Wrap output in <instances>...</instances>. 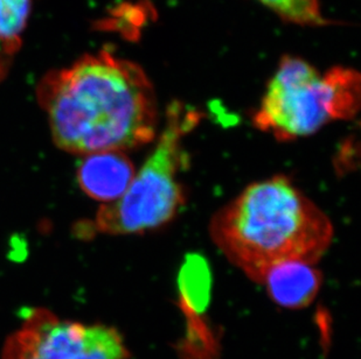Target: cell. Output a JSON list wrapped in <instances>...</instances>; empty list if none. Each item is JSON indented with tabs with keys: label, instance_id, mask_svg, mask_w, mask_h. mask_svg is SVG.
I'll use <instances>...</instances> for the list:
<instances>
[{
	"label": "cell",
	"instance_id": "obj_9",
	"mask_svg": "<svg viewBox=\"0 0 361 359\" xmlns=\"http://www.w3.org/2000/svg\"><path fill=\"white\" fill-rule=\"evenodd\" d=\"M31 7L32 0H0V42L6 51L17 48Z\"/></svg>",
	"mask_w": 361,
	"mask_h": 359
},
{
	"label": "cell",
	"instance_id": "obj_5",
	"mask_svg": "<svg viewBox=\"0 0 361 359\" xmlns=\"http://www.w3.org/2000/svg\"><path fill=\"white\" fill-rule=\"evenodd\" d=\"M20 329L7 339L3 359H126L122 337L106 325L59 319L44 309L25 312Z\"/></svg>",
	"mask_w": 361,
	"mask_h": 359
},
{
	"label": "cell",
	"instance_id": "obj_1",
	"mask_svg": "<svg viewBox=\"0 0 361 359\" xmlns=\"http://www.w3.org/2000/svg\"><path fill=\"white\" fill-rule=\"evenodd\" d=\"M38 99L54 143L73 154L126 152L151 143L157 133L150 78L137 63L109 51L46 75Z\"/></svg>",
	"mask_w": 361,
	"mask_h": 359
},
{
	"label": "cell",
	"instance_id": "obj_7",
	"mask_svg": "<svg viewBox=\"0 0 361 359\" xmlns=\"http://www.w3.org/2000/svg\"><path fill=\"white\" fill-rule=\"evenodd\" d=\"M323 282L321 271L314 264L286 261L267 272L262 280L268 294L277 305L288 309L307 307L317 296Z\"/></svg>",
	"mask_w": 361,
	"mask_h": 359
},
{
	"label": "cell",
	"instance_id": "obj_3",
	"mask_svg": "<svg viewBox=\"0 0 361 359\" xmlns=\"http://www.w3.org/2000/svg\"><path fill=\"white\" fill-rule=\"evenodd\" d=\"M202 113L174 101L167 106L157 145L135 173L126 193L103 204L92 229L104 234H143L163 227L184 207L186 195L180 173L188 166L184 140L200 124Z\"/></svg>",
	"mask_w": 361,
	"mask_h": 359
},
{
	"label": "cell",
	"instance_id": "obj_8",
	"mask_svg": "<svg viewBox=\"0 0 361 359\" xmlns=\"http://www.w3.org/2000/svg\"><path fill=\"white\" fill-rule=\"evenodd\" d=\"M283 19L300 26L319 27L329 24L319 0H257Z\"/></svg>",
	"mask_w": 361,
	"mask_h": 359
},
{
	"label": "cell",
	"instance_id": "obj_6",
	"mask_svg": "<svg viewBox=\"0 0 361 359\" xmlns=\"http://www.w3.org/2000/svg\"><path fill=\"white\" fill-rule=\"evenodd\" d=\"M135 173L133 161L124 152L92 153L80 165L78 182L92 200L111 203L126 193Z\"/></svg>",
	"mask_w": 361,
	"mask_h": 359
},
{
	"label": "cell",
	"instance_id": "obj_4",
	"mask_svg": "<svg viewBox=\"0 0 361 359\" xmlns=\"http://www.w3.org/2000/svg\"><path fill=\"white\" fill-rule=\"evenodd\" d=\"M360 75L334 67L321 74L303 58L286 56L270 78L252 124L279 141L318 132L334 120H351L360 108Z\"/></svg>",
	"mask_w": 361,
	"mask_h": 359
},
{
	"label": "cell",
	"instance_id": "obj_2",
	"mask_svg": "<svg viewBox=\"0 0 361 359\" xmlns=\"http://www.w3.org/2000/svg\"><path fill=\"white\" fill-rule=\"evenodd\" d=\"M209 232L222 254L257 284L286 261L317 264L334 241L330 218L283 175L249 184L212 217Z\"/></svg>",
	"mask_w": 361,
	"mask_h": 359
}]
</instances>
